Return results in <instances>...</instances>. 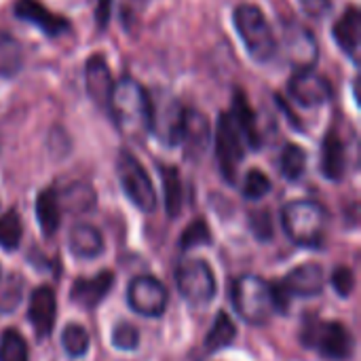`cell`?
I'll list each match as a JSON object with an SVG mask.
<instances>
[{
    "label": "cell",
    "mask_w": 361,
    "mask_h": 361,
    "mask_svg": "<svg viewBox=\"0 0 361 361\" xmlns=\"http://www.w3.org/2000/svg\"><path fill=\"white\" fill-rule=\"evenodd\" d=\"M176 288L180 296L190 305V307H205L214 300L216 296V275L212 267L201 260H182L176 269Z\"/></svg>",
    "instance_id": "8992f818"
},
{
    "label": "cell",
    "mask_w": 361,
    "mask_h": 361,
    "mask_svg": "<svg viewBox=\"0 0 361 361\" xmlns=\"http://www.w3.org/2000/svg\"><path fill=\"white\" fill-rule=\"evenodd\" d=\"M271 190V180L260 169H250L243 180V197L247 201H260Z\"/></svg>",
    "instance_id": "836d02e7"
},
{
    "label": "cell",
    "mask_w": 361,
    "mask_h": 361,
    "mask_svg": "<svg viewBox=\"0 0 361 361\" xmlns=\"http://www.w3.org/2000/svg\"><path fill=\"white\" fill-rule=\"evenodd\" d=\"M330 281H332L334 292H336L341 298H349V296L353 294V290H355V273H353L349 267H338V269H334Z\"/></svg>",
    "instance_id": "8d00e7d4"
},
{
    "label": "cell",
    "mask_w": 361,
    "mask_h": 361,
    "mask_svg": "<svg viewBox=\"0 0 361 361\" xmlns=\"http://www.w3.org/2000/svg\"><path fill=\"white\" fill-rule=\"evenodd\" d=\"M0 277H2V271H0Z\"/></svg>",
    "instance_id": "ab89813d"
},
{
    "label": "cell",
    "mask_w": 361,
    "mask_h": 361,
    "mask_svg": "<svg viewBox=\"0 0 361 361\" xmlns=\"http://www.w3.org/2000/svg\"><path fill=\"white\" fill-rule=\"evenodd\" d=\"M112 286H114L112 271H99L93 277H80L74 281L70 290V300L82 309H95L108 296Z\"/></svg>",
    "instance_id": "e0dca14e"
},
{
    "label": "cell",
    "mask_w": 361,
    "mask_h": 361,
    "mask_svg": "<svg viewBox=\"0 0 361 361\" xmlns=\"http://www.w3.org/2000/svg\"><path fill=\"white\" fill-rule=\"evenodd\" d=\"M336 44L357 63V53H360V34H361V17L357 6H349L338 21L332 27Z\"/></svg>",
    "instance_id": "ac0fdd59"
},
{
    "label": "cell",
    "mask_w": 361,
    "mask_h": 361,
    "mask_svg": "<svg viewBox=\"0 0 361 361\" xmlns=\"http://www.w3.org/2000/svg\"><path fill=\"white\" fill-rule=\"evenodd\" d=\"M328 212L315 201H292L281 209V228L288 239L305 250H322L326 243Z\"/></svg>",
    "instance_id": "3957f363"
},
{
    "label": "cell",
    "mask_w": 361,
    "mask_h": 361,
    "mask_svg": "<svg viewBox=\"0 0 361 361\" xmlns=\"http://www.w3.org/2000/svg\"><path fill=\"white\" fill-rule=\"evenodd\" d=\"M279 286L290 298H313L326 290V271L317 262H305L292 269Z\"/></svg>",
    "instance_id": "4fadbf2b"
},
{
    "label": "cell",
    "mask_w": 361,
    "mask_h": 361,
    "mask_svg": "<svg viewBox=\"0 0 361 361\" xmlns=\"http://www.w3.org/2000/svg\"><path fill=\"white\" fill-rule=\"evenodd\" d=\"M237 338V328L235 322L231 319V315L226 311H218L212 330L205 336V351L207 353H218L226 347H231Z\"/></svg>",
    "instance_id": "cb8c5ba5"
},
{
    "label": "cell",
    "mask_w": 361,
    "mask_h": 361,
    "mask_svg": "<svg viewBox=\"0 0 361 361\" xmlns=\"http://www.w3.org/2000/svg\"><path fill=\"white\" fill-rule=\"evenodd\" d=\"M288 91H290V97L305 108L324 106L332 97L330 80L326 76L317 74L315 70L294 72V76L288 82Z\"/></svg>",
    "instance_id": "8fae6325"
},
{
    "label": "cell",
    "mask_w": 361,
    "mask_h": 361,
    "mask_svg": "<svg viewBox=\"0 0 361 361\" xmlns=\"http://www.w3.org/2000/svg\"><path fill=\"white\" fill-rule=\"evenodd\" d=\"M36 220L47 237L57 233L61 224V203L55 188H47L36 197Z\"/></svg>",
    "instance_id": "603a6c76"
},
{
    "label": "cell",
    "mask_w": 361,
    "mask_h": 361,
    "mask_svg": "<svg viewBox=\"0 0 361 361\" xmlns=\"http://www.w3.org/2000/svg\"><path fill=\"white\" fill-rule=\"evenodd\" d=\"M231 300L237 315L250 326H264L277 313L286 315L290 309V296L279 283H271L256 275H243L233 283Z\"/></svg>",
    "instance_id": "6da1fadb"
},
{
    "label": "cell",
    "mask_w": 361,
    "mask_h": 361,
    "mask_svg": "<svg viewBox=\"0 0 361 361\" xmlns=\"http://www.w3.org/2000/svg\"><path fill=\"white\" fill-rule=\"evenodd\" d=\"M21 220L15 212H6L0 216V247L6 252H15L21 243Z\"/></svg>",
    "instance_id": "4dcf8cb0"
},
{
    "label": "cell",
    "mask_w": 361,
    "mask_h": 361,
    "mask_svg": "<svg viewBox=\"0 0 361 361\" xmlns=\"http://www.w3.org/2000/svg\"><path fill=\"white\" fill-rule=\"evenodd\" d=\"M89 332L80 324H68L61 330V347L70 357H82L89 351Z\"/></svg>",
    "instance_id": "f1b7e54d"
},
{
    "label": "cell",
    "mask_w": 361,
    "mask_h": 361,
    "mask_svg": "<svg viewBox=\"0 0 361 361\" xmlns=\"http://www.w3.org/2000/svg\"><path fill=\"white\" fill-rule=\"evenodd\" d=\"M63 203L70 212H76V214H85L89 212L93 205H95V192L91 186L87 184H74L66 190L63 195Z\"/></svg>",
    "instance_id": "1f68e13d"
},
{
    "label": "cell",
    "mask_w": 361,
    "mask_h": 361,
    "mask_svg": "<svg viewBox=\"0 0 361 361\" xmlns=\"http://www.w3.org/2000/svg\"><path fill=\"white\" fill-rule=\"evenodd\" d=\"M239 133L243 135V140L250 144V148H260V131H258V123H256V114L245 97V93L241 89L235 91L233 95V112H231Z\"/></svg>",
    "instance_id": "44dd1931"
},
{
    "label": "cell",
    "mask_w": 361,
    "mask_h": 361,
    "mask_svg": "<svg viewBox=\"0 0 361 361\" xmlns=\"http://www.w3.org/2000/svg\"><path fill=\"white\" fill-rule=\"evenodd\" d=\"M212 243V233H209V226L205 220H195L190 222L182 237H180V247L182 252H188V250H195V247H201V245H209Z\"/></svg>",
    "instance_id": "d6a6232c"
},
{
    "label": "cell",
    "mask_w": 361,
    "mask_h": 361,
    "mask_svg": "<svg viewBox=\"0 0 361 361\" xmlns=\"http://www.w3.org/2000/svg\"><path fill=\"white\" fill-rule=\"evenodd\" d=\"M152 102V121H150V131L157 133V137L167 144L176 146L180 144V131H182V121H184V108L178 104V99L167 97V99H154Z\"/></svg>",
    "instance_id": "7c38bea8"
},
{
    "label": "cell",
    "mask_w": 361,
    "mask_h": 361,
    "mask_svg": "<svg viewBox=\"0 0 361 361\" xmlns=\"http://www.w3.org/2000/svg\"><path fill=\"white\" fill-rule=\"evenodd\" d=\"M250 228H252V235H254L258 241H262V243L271 241L273 235H275L273 216H271L267 209H256V212H252V214H250Z\"/></svg>",
    "instance_id": "d590c367"
},
{
    "label": "cell",
    "mask_w": 361,
    "mask_h": 361,
    "mask_svg": "<svg viewBox=\"0 0 361 361\" xmlns=\"http://www.w3.org/2000/svg\"><path fill=\"white\" fill-rule=\"evenodd\" d=\"M167 302H169L167 288L150 275L135 277L127 288V305L133 313L142 317H150V319L161 317L167 309Z\"/></svg>",
    "instance_id": "9c48e42d"
},
{
    "label": "cell",
    "mask_w": 361,
    "mask_h": 361,
    "mask_svg": "<svg viewBox=\"0 0 361 361\" xmlns=\"http://www.w3.org/2000/svg\"><path fill=\"white\" fill-rule=\"evenodd\" d=\"M279 169L286 180L290 182L300 180L302 173L307 171V152L296 144H286L279 157Z\"/></svg>",
    "instance_id": "4316f807"
},
{
    "label": "cell",
    "mask_w": 361,
    "mask_h": 361,
    "mask_svg": "<svg viewBox=\"0 0 361 361\" xmlns=\"http://www.w3.org/2000/svg\"><path fill=\"white\" fill-rule=\"evenodd\" d=\"M209 140H212V127L205 114L199 110H184L180 144L184 146L186 157L195 161L201 159L209 148Z\"/></svg>",
    "instance_id": "5bb4252c"
},
{
    "label": "cell",
    "mask_w": 361,
    "mask_h": 361,
    "mask_svg": "<svg viewBox=\"0 0 361 361\" xmlns=\"http://www.w3.org/2000/svg\"><path fill=\"white\" fill-rule=\"evenodd\" d=\"M15 15L21 21H27V23L36 25L38 30H42L51 38L61 36V34H66L70 30V21L66 17L51 13L38 0H17L15 2Z\"/></svg>",
    "instance_id": "2e32d148"
},
{
    "label": "cell",
    "mask_w": 361,
    "mask_h": 361,
    "mask_svg": "<svg viewBox=\"0 0 361 361\" xmlns=\"http://www.w3.org/2000/svg\"><path fill=\"white\" fill-rule=\"evenodd\" d=\"M116 173L123 192L127 199L140 209V212H154L157 209V190L154 184L144 169V165L127 150H121L118 161H116Z\"/></svg>",
    "instance_id": "52a82bcc"
},
{
    "label": "cell",
    "mask_w": 361,
    "mask_h": 361,
    "mask_svg": "<svg viewBox=\"0 0 361 361\" xmlns=\"http://www.w3.org/2000/svg\"><path fill=\"white\" fill-rule=\"evenodd\" d=\"M161 182H163V195H165V209L169 218H178L182 212L184 190L180 171L171 165H161Z\"/></svg>",
    "instance_id": "d4e9b609"
},
{
    "label": "cell",
    "mask_w": 361,
    "mask_h": 361,
    "mask_svg": "<svg viewBox=\"0 0 361 361\" xmlns=\"http://www.w3.org/2000/svg\"><path fill=\"white\" fill-rule=\"evenodd\" d=\"M281 34H283L281 40H283L286 59L294 66V70L296 72L313 70V66L317 61V55H319L315 36L298 21H286Z\"/></svg>",
    "instance_id": "30bf717a"
},
{
    "label": "cell",
    "mask_w": 361,
    "mask_h": 361,
    "mask_svg": "<svg viewBox=\"0 0 361 361\" xmlns=\"http://www.w3.org/2000/svg\"><path fill=\"white\" fill-rule=\"evenodd\" d=\"M87 93L91 95V99L106 108L108 110V99H110V93H112V78H110V72H108V66L104 61L102 55H93L89 61H87Z\"/></svg>",
    "instance_id": "d6986e66"
},
{
    "label": "cell",
    "mask_w": 361,
    "mask_h": 361,
    "mask_svg": "<svg viewBox=\"0 0 361 361\" xmlns=\"http://www.w3.org/2000/svg\"><path fill=\"white\" fill-rule=\"evenodd\" d=\"M110 6H112V0H97V6H95V19H97V25L104 30L110 21Z\"/></svg>",
    "instance_id": "f35d334b"
},
{
    "label": "cell",
    "mask_w": 361,
    "mask_h": 361,
    "mask_svg": "<svg viewBox=\"0 0 361 361\" xmlns=\"http://www.w3.org/2000/svg\"><path fill=\"white\" fill-rule=\"evenodd\" d=\"M243 157H245L243 135L239 133L233 116L222 112L216 127V159L220 165V173L228 184L237 182V171Z\"/></svg>",
    "instance_id": "ba28073f"
},
{
    "label": "cell",
    "mask_w": 361,
    "mask_h": 361,
    "mask_svg": "<svg viewBox=\"0 0 361 361\" xmlns=\"http://www.w3.org/2000/svg\"><path fill=\"white\" fill-rule=\"evenodd\" d=\"M233 19L247 53L256 61L267 63L277 55V38L273 34V27L256 4H239Z\"/></svg>",
    "instance_id": "5b68a950"
},
{
    "label": "cell",
    "mask_w": 361,
    "mask_h": 361,
    "mask_svg": "<svg viewBox=\"0 0 361 361\" xmlns=\"http://www.w3.org/2000/svg\"><path fill=\"white\" fill-rule=\"evenodd\" d=\"M55 313H57V298H55L53 288L49 286L36 288L27 305V319L34 328L36 338H47L53 332Z\"/></svg>",
    "instance_id": "9a60e30c"
},
{
    "label": "cell",
    "mask_w": 361,
    "mask_h": 361,
    "mask_svg": "<svg viewBox=\"0 0 361 361\" xmlns=\"http://www.w3.org/2000/svg\"><path fill=\"white\" fill-rule=\"evenodd\" d=\"M300 341L307 349L317 351L324 360L330 361L351 360L355 351V338L343 324L319 317H307Z\"/></svg>",
    "instance_id": "277c9868"
},
{
    "label": "cell",
    "mask_w": 361,
    "mask_h": 361,
    "mask_svg": "<svg viewBox=\"0 0 361 361\" xmlns=\"http://www.w3.org/2000/svg\"><path fill=\"white\" fill-rule=\"evenodd\" d=\"M23 298V279L17 273L0 277V313H13Z\"/></svg>",
    "instance_id": "83f0119b"
},
{
    "label": "cell",
    "mask_w": 361,
    "mask_h": 361,
    "mask_svg": "<svg viewBox=\"0 0 361 361\" xmlns=\"http://www.w3.org/2000/svg\"><path fill=\"white\" fill-rule=\"evenodd\" d=\"M0 361H27V345L15 328H6L0 336Z\"/></svg>",
    "instance_id": "f546056e"
},
{
    "label": "cell",
    "mask_w": 361,
    "mask_h": 361,
    "mask_svg": "<svg viewBox=\"0 0 361 361\" xmlns=\"http://www.w3.org/2000/svg\"><path fill=\"white\" fill-rule=\"evenodd\" d=\"M311 19H324L332 11V0H298Z\"/></svg>",
    "instance_id": "74e56055"
},
{
    "label": "cell",
    "mask_w": 361,
    "mask_h": 361,
    "mask_svg": "<svg viewBox=\"0 0 361 361\" xmlns=\"http://www.w3.org/2000/svg\"><path fill=\"white\" fill-rule=\"evenodd\" d=\"M108 112L114 125L129 137H144L150 133L152 102L150 93L133 78H121L110 93Z\"/></svg>",
    "instance_id": "7a4b0ae2"
},
{
    "label": "cell",
    "mask_w": 361,
    "mask_h": 361,
    "mask_svg": "<svg viewBox=\"0 0 361 361\" xmlns=\"http://www.w3.org/2000/svg\"><path fill=\"white\" fill-rule=\"evenodd\" d=\"M347 169V150L345 144L338 140L336 133H326L324 144H322V173L324 178L338 182L343 180Z\"/></svg>",
    "instance_id": "7402d4cb"
},
{
    "label": "cell",
    "mask_w": 361,
    "mask_h": 361,
    "mask_svg": "<svg viewBox=\"0 0 361 361\" xmlns=\"http://www.w3.org/2000/svg\"><path fill=\"white\" fill-rule=\"evenodd\" d=\"M23 66V49L19 40L6 32H0V78L15 76Z\"/></svg>",
    "instance_id": "484cf974"
},
{
    "label": "cell",
    "mask_w": 361,
    "mask_h": 361,
    "mask_svg": "<svg viewBox=\"0 0 361 361\" xmlns=\"http://www.w3.org/2000/svg\"><path fill=\"white\" fill-rule=\"evenodd\" d=\"M70 252L80 260H93L104 254V237L91 224H76L68 237Z\"/></svg>",
    "instance_id": "ffe728a7"
},
{
    "label": "cell",
    "mask_w": 361,
    "mask_h": 361,
    "mask_svg": "<svg viewBox=\"0 0 361 361\" xmlns=\"http://www.w3.org/2000/svg\"><path fill=\"white\" fill-rule=\"evenodd\" d=\"M112 347L118 351H135L140 347V332L131 324H116L112 330Z\"/></svg>",
    "instance_id": "e575fe53"
}]
</instances>
